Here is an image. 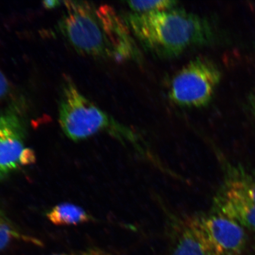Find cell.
Listing matches in <instances>:
<instances>
[{
  "mask_svg": "<svg viewBox=\"0 0 255 255\" xmlns=\"http://www.w3.org/2000/svg\"><path fill=\"white\" fill-rule=\"evenodd\" d=\"M63 2L67 12L59 28L76 51L117 62L139 59L131 32L123 17L111 6L95 8L85 2Z\"/></svg>",
  "mask_w": 255,
  "mask_h": 255,
  "instance_id": "1",
  "label": "cell"
},
{
  "mask_svg": "<svg viewBox=\"0 0 255 255\" xmlns=\"http://www.w3.org/2000/svg\"><path fill=\"white\" fill-rule=\"evenodd\" d=\"M123 17L143 49L160 59L211 45L218 38L208 18L176 7L144 14L130 12Z\"/></svg>",
  "mask_w": 255,
  "mask_h": 255,
  "instance_id": "2",
  "label": "cell"
},
{
  "mask_svg": "<svg viewBox=\"0 0 255 255\" xmlns=\"http://www.w3.org/2000/svg\"><path fill=\"white\" fill-rule=\"evenodd\" d=\"M59 121L63 132L73 141H82L99 133H107L152 164L158 161L157 156L140 133L92 103L69 78H66L63 84Z\"/></svg>",
  "mask_w": 255,
  "mask_h": 255,
  "instance_id": "3",
  "label": "cell"
},
{
  "mask_svg": "<svg viewBox=\"0 0 255 255\" xmlns=\"http://www.w3.org/2000/svg\"><path fill=\"white\" fill-rule=\"evenodd\" d=\"M221 78L222 73L214 62L197 57L175 73L169 89V98L181 107H205L212 101Z\"/></svg>",
  "mask_w": 255,
  "mask_h": 255,
  "instance_id": "4",
  "label": "cell"
},
{
  "mask_svg": "<svg viewBox=\"0 0 255 255\" xmlns=\"http://www.w3.org/2000/svg\"><path fill=\"white\" fill-rule=\"evenodd\" d=\"M26 127L19 112L10 108L0 113V181L36 160L26 143Z\"/></svg>",
  "mask_w": 255,
  "mask_h": 255,
  "instance_id": "5",
  "label": "cell"
},
{
  "mask_svg": "<svg viewBox=\"0 0 255 255\" xmlns=\"http://www.w3.org/2000/svg\"><path fill=\"white\" fill-rule=\"evenodd\" d=\"M203 237L213 255H241L246 244L243 227L214 212L196 214Z\"/></svg>",
  "mask_w": 255,
  "mask_h": 255,
  "instance_id": "6",
  "label": "cell"
},
{
  "mask_svg": "<svg viewBox=\"0 0 255 255\" xmlns=\"http://www.w3.org/2000/svg\"><path fill=\"white\" fill-rule=\"evenodd\" d=\"M170 255H213L201 232L196 215L167 216Z\"/></svg>",
  "mask_w": 255,
  "mask_h": 255,
  "instance_id": "7",
  "label": "cell"
},
{
  "mask_svg": "<svg viewBox=\"0 0 255 255\" xmlns=\"http://www.w3.org/2000/svg\"><path fill=\"white\" fill-rule=\"evenodd\" d=\"M211 211L255 231V203L224 186L214 197Z\"/></svg>",
  "mask_w": 255,
  "mask_h": 255,
  "instance_id": "8",
  "label": "cell"
},
{
  "mask_svg": "<svg viewBox=\"0 0 255 255\" xmlns=\"http://www.w3.org/2000/svg\"><path fill=\"white\" fill-rule=\"evenodd\" d=\"M46 216L51 223L57 226L77 225L94 221V217L82 207L70 203H60L53 207Z\"/></svg>",
  "mask_w": 255,
  "mask_h": 255,
  "instance_id": "9",
  "label": "cell"
},
{
  "mask_svg": "<svg viewBox=\"0 0 255 255\" xmlns=\"http://www.w3.org/2000/svg\"><path fill=\"white\" fill-rule=\"evenodd\" d=\"M223 186L255 203V176L240 170H232Z\"/></svg>",
  "mask_w": 255,
  "mask_h": 255,
  "instance_id": "10",
  "label": "cell"
},
{
  "mask_svg": "<svg viewBox=\"0 0 255 255\" xmlns=\"http://www.w3.org/2000/svg\"><path fill=\"white\" fill-rule=\"evenodd\" d=\"M24 241L37 245L41 242L25 235L15 226L0 207V252L4 250L14 241Z\"/></svg>",
  "mask_w": 255,
  "mask_h": 255,
  "instance_id": "11",
  "label": "cell"
},
{
  "mask_svg": "<svg viewBox=\"0 0 255 255\" xmlns=\"http://www.w3.org/2000/svg\"><path fill=\"white\" fill-rule=\"evenodd\" d=\"M127 3L132 12L139 14L167 10L176 7L178 4L177 1L171 0L129 1Z\"/></svg>",
  "mask_w": 255,
  "mask_h": 255,
  "instance_id": "12",
  "label": "cell"
},
{
  "mask_svg": "<svg viewBox=\"0 0 255 255\" xmlns=\"http://www.w3.org/2000/svg\"><path fill=\"white\" fill-rule=\"evenodd\" d=\"M50 255H111L108 252L100 248H92L84 251L80 252V253L74 254H56Z\"/></svg>",
  "mask_w": 255,
  "mask_h": 255,
  "instance_id": "13",
  "label": "cell"
},
{
  "mask_svg": "<svg viewBox=\"0 0 255 255\" xmlns=\"http://www.w3.org/2000/svg\"><path fill=\"white\" fill-rule=\"evenodd\" d=\"M9 84L7 77L0 69V100L6 97L9 93Z\"/></svg>",
  "mask_w": 255,
  "mask_h": 255,
  "instance_id": "14",
  "label": "cell"
},
{
  "mask_svg": "<svg viewBox=\"0 0 255 255\" xmlns=\"http://www.w3.org/2000/svg\"><path fill=\"white\" fill-rule=\"evenodd\" d=\"M61 2L59 1H55V0H52V1H45L43 2V4L47 9H51L55 8L57 6H58L60 4Z\"/></svg>",
  "mask_w": 255,
  "mask_h": 255,
  "instance_id": "15",
  "label": "cell"
},
{
  "mask_svg": "<svg viewBox=\"0 0 255 255\" xmlns=\"http://www.w3.org/2000/svg\"><path fill=\"white\" fill-rule=\"evenodd\" d=\"M254 255H255V253H254Z\"/></svg>",
  "mask_w": 255,
  "mask_h": 255,
  "instance_id": "16",
  "label": "cell"
}]
</instances>
